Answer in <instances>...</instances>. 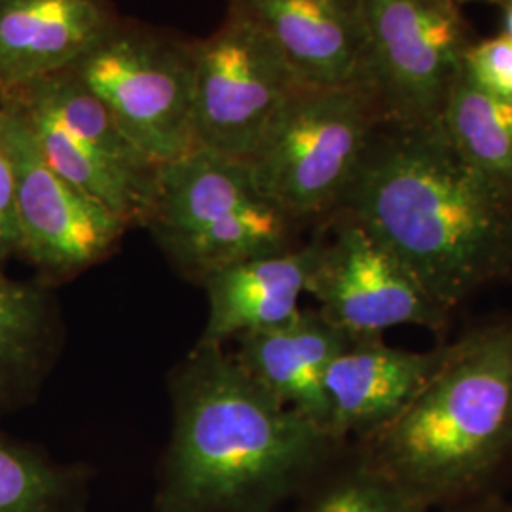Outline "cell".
Returning a JSON list of instances; mask_svg holds the SVG:
<instances>
[{
    "label": "cell",
    "mask_w": 512,
    "mask_h": 512,
    "mask_svg": "<svg viewBox=\"0 0 512 512\" xmlns=\"http://www.w3.org/2000/svg\"><path fill=\"white\" fill-rule=\"evenodd\" d=\"M446 346L431 351L357 338L329 366V433L342 444L361 439L397 418L439 368Z\"/></svg>",
    "instance_id": "4fadbf2b"
},
{
    "label": "cell",
    "mask_w": 512,
    "mask_h": 512,
    "mask_svg": "<svg viewBox=\"0 0 512 512\" xmlns=\"http://www.w3.org/2000/svg\"><path fill=\"white\" fill-rule=\"evenodd\" d=\"M442 2H446V4H458V0H442Z\"/></svg>",
    "instance_id": "484cf974"
},
{
    "label": "cell",
    "mask_w": 512,
    "mask_h": 512,
    "mask_svg": "<svg viewBox=\"0 0 512 512\" xmlns=\"http://www.w3.org/2000/svg\"><path fill=\"white\" fill-rule=\"evenodd\" d=\"M370 92L385 122H439L473 38L459 4L365 0Z\"/></svg>",
    "instance_id": "9c48e42d"
},
{
    "label": "cell",
    "mask_w": 512,
    "mask_h": 512,
    "mask_svg": "<svg viewBox=\"0 0 512 512\" xmlns=\"http://www.w3.org/2000/svg\"><path fill=\"white\" fill-rule=\"evenodd\" d=\"M63 179L133 226H145L156 165L133 147L105 105L67 69L2 93Z\"/></svg>",
    "instance_id": "8992f818"
},
{
    "label": "cell",
    "mask_w": 512,
    "mask_h": 512,
    "mask_svg": "<svg viewBox=\"0 0 512 512\" xmlns=\"http://www.w3.org/2000/svg\"><path fill=\"white\" fill-rule=\"evenodd\" d=\"M355 442L421 511L478 494L512 458V321L446 346L403 412Z\"/></svg>",
    "instance_id": "3957f363"
},
{
    "label": "cell",
    "mask_w": 512,
    "mask_h": 512,
    "mask_svg": "<svg viewBox=\"0 0 512 512\" xmlns=\"http://www.w3.org/2000/svg\"><path fill=\"white\" fill-rule=\"evenodd\" d=\"M385 122L366 88H296L245 162L260 194L294 226L327 222Z\"/></svg>",
    "instance_id": "5b68a950"
},
{
    "label": "cell",
    "mask_w": 512,
    "mask_h": 512,
    "mask_svg": "<svg viewBox=\"0 0 512 512\" xmlns=\"http://www.w3.org/2000/svg\"><path fill=\"white\" fill-rule=\"evenodd\" d=\"M461 512H505L499 511L497 507H475V509H465V511Z\"/></svg>",
    "instance_id": "d4e9b609"
},
{
    "label": "cell",
    "mask_w": 512,
    "mask_h": 512,
    "mask_svg": "<svg viewBox=\"0 0 512 512\" xmlns=\"http://www.w3.org/2000/svg\"><path fill=\"white\" fill-rule=\"evenodd\" d=\"M355 340L319 311L300 310L285 325L238 338L234 357L279 403L329 433L327 372Z\"/></svg>",
    "instance_id": "2e32d148"
},
{
    "label": "cell",
    "mask_w": 512,
    "mask_h": 512,
    "mask_svg": "<svg viewBox=\"0 0 512 512\" xmlns=\"http://www.w3.org/2000/svg\"><path fill=\"white\" fill-rule=\"evenodd\" d=\"M344 450L298 495L296 512H425L355 450Z\"/></svg>",
    "instance_id": "ffe728a7"
},
{
    "label": "cell",
    "mask_w": 512,
    "mask_h": 512,
    "mask_svg": "<svg viewBox=\"0 0 512 512\" xmlns=\"http://www.w3.org/2000/svg\"><path fill=\"white\" fill-rule=\"evenodd\" d=\"M2 107L18 181V256L55 287L105 262L129 226L54 171L18 114Z\"/></svg>",
    "instance_id": "30bf717a"
},
{
    "label": "cell",
    "mask_w": 512,
    "mask_h": 512,
    "mask_svg": "<svg viewBox=\"0 0 512 512\" xmlns=\"http://www.w3.org/2000/svg\"><path fill=\"white\" fill-rule=\"evenodd\" d=\"M440 126L459 156L512 203V105L478 90L463 67Z\"/></svg>",
    "instance_id": "ac0fdd59"
},
{
    "label": "cell",
    "mask_w": 512,
    "mask_h": 512,
    "mask_svg": "<svg viewBox=\"0 0 512 512\" xmlns=\"http://www.w3.org/2000/svg\"><path fill=\"white\" fill-rule=\"evenodd\" d=\"M319 238L272 255L220 268L202 283L209 313L200 344L226 346L245 334L275 329L300 313L319 256Z\"/></svg>",
    "instance_id": "5bb4252c"
},
{
    "label": "cell",
    "mask_w": 512,
    "mask_h": 512,
    "mask_svg": "<svg viewBox=\"0 0 512 512\" xmlns=\"http://www.w3.org/2000/svg\"><path fill=\"white\" fill-rule=\"evenodd\" d=\"M19 255L18 181L6 137V118L0 101V274Z\"/></svg>",
    "instance_id": "7402d4cb"
},
{
    "label": "cell",
    "mask_w": 512,
    "mask_h": 512,
    "mask_svg": "<svg viewBox=\"0 0 512 512\" xmlns=\"http://www.w3.org/2000/svg\"><path fill=\"white\" fill-rule=\"evenodd\" d=\"M471 2H476V4H494V6H503V4H507L509 0H458V4H471Z\"/></svg>",
    "instance_id": "cb8c5ba5"
},
{
    "label": "cell",
    "mask_w": 512,
    "mask_h": 512,
    "mask_svg": "<svg viewBox=\"0 0 512 512\" xmlns=\"http://www.w3.org/2000/svg\"><path fill=\"white\" fill-rule=\"evenodd\" d=\"M196 148L247 162L277 109L304 86L255 19L230 6L211 37L194 42Z\"/></svg>",
    "instance_id": "ba28073f"
},
{
    "label": "cell",
    "mask_w": 512,
    "mask_h": 512,
    "mask_svg": "<svg viewBox=\"0 0 512 512\" xmlns=\"http://www.w3.org/2000/svg\"><path fill=\"white\" fill-rule=\"evenodd\" d=\"M512 512V511H511Z\"/></svg>",
    "instance_id": "4316f807"
},
{
    "label": "cell",
    "mask_w": 512,
    "mask_h": 512,
    "mask_svg": "<svg viewBox=\"0 0 512 512\" xmlns=\"http://www.w3.org/2000/svg\"><path fill=\"white\" fill-rule=\"evenodd\" d=\"M169 395L154 512H274L346 448L256 384L224 346L198 342L171 370Z\"/></svg>",
    "instance_id": "6da1fadb"
},
{
    "label": "cell",
    "mask_w": 512,
    "mask_h": 512,
    "mask_svg": "<svg viewBox=\"0 0 512 512\" xmlns=\"http://www.w3.org/2000/svg\"><path fill=\"white\" fill-rule=\"evenodd\" d=\"M92 475L0 431V512H90Z\"/></svg>",
    "instance_id": "d6986e66"
},
{
    "label": "cell",
    "mask_w": 512,
    "mask_h": 512,
    "mask_svg": "<svg viewBox=\"0 0 512 512\" xmlns=\"http://www.w3.org/2000/svg\"><path fill=\"white\" fill-rule=\"evenodd\" d=\"M338 213L397 256L440 310L512 277V203L439 122H382Z\"/></svg>",
    "instance_id": "7a4b0ae2"
},
{
    "label": "cell",
    "mask_w": 512,
    "mask_h": 512,
    "mask_svg": "<svg viewBox=\"0 0 512 512\" xmlns=\"http://www.w3.org/2000/svg\"><path fill=\"white\" fill-rule=\"evenodd\" d=\"M145 228L184 279L296 245L294 226L256 188L245 162L203 148L160 165Z\"/></svg>",
    "instance_id": "277c9868"
},
{
    "label": "cell",
    "mask_w": 512,
    "mask_h": 512,
    "mask_svg": "<svg viewBox=\"0 0 512 512\" xmlns=\"http://www.w3.org/2000/svg\"><path fill=\"white\" fill-rule=\"evenodd\" d=\"M463 73L495 99L512 105V42L507 37L473 40L463 55Z\"/></svg>",
    "instance_id": "44dd1931"
},
{
    "label": "cell",
    "mask_w": 512,
    "mask_h": 512,
    "mask_svg": "<svg viewBox=\"0 0 512 512\" xmlns=\"http://www.w3.org/2000/svg\"><path fill=\"white\" fill-rule=\"evenodd\" d=\"M71 71L148 162H175L194 141V42L118 19Z\"/></svg>",
    "instance_id": "52a82bcc"
},
{
    "label": "cell",
    "mask_w": 512,
    "mask_h": 512,
    "mask_svg": "<svg viewBox=\"0 0 512 512\" xmlns=\"http://www.w3.org/2000/svg\"><path fill=\"white\" fill-rule=\"evenodd\" d=\"M63 346L54 287L0 274V418L37 401Z\"/></svg>",
    "instance_id": "e0dca14e"
},
{
    "label": "cell",
    "mask_w": 512,
    "mask_h": 512,
    "mask_svg": "<svg viewBox=\"0 0 512 512\" xmlns=\"http://www.w3.org/2000/svg\"><path fill=\"white\" fill-rule=\"evenodd\" d=\"M503 10V37L509 38L512 42V0L501 6Z\"/></svg>",
    "instance_id": "603a6c76"
},
{
    "label": "cell",
    "mask_w": 512,
    "mask_h": 512,
    "mask_svg": "<svg viewBox=\"0 0 512 512\" xmlns=\"http://www.w3.org/2000/svg\"><path fill=\"white\" fill-rule=\"evenodd\" d=\"M319 256L308 291L330 325L353 338H382L385 330L423 327L440 330V310L420 281L370 232L346 213L325 222Z\"/></svg>",
    "instance_id": "8fae6325"
},
{
    "label": "cell",
    "mask_w": 512,
    "mask_h": 512,
    "mask_svg": "<svg viewBox=\"0 0 512 512\" xmlns=\"http://www.w3.org/2000/svg\"><path fill=\"white\" fill-rule=\"evenodd\" d=\"M230 6L268 33L304 86L370 92L365 0H230Z\"/></svg>",
    "instance_id": "7c38bea8"
},
{
    "label": "cell",
    "mask_w": 512,
    "mask_h": 512,
    "mask_svg": "<svg viewBox=\"0 0 512 512\" xmlns=\"http://www.w3.org/2000/svg\"><path fill=\"white\" fill-rule=\"evenodd\" d=\"M116 21L107 0H0V95L71 69Z\"/></svg>",
    "instance_id": "9a60e30c"
}]
</instances>
